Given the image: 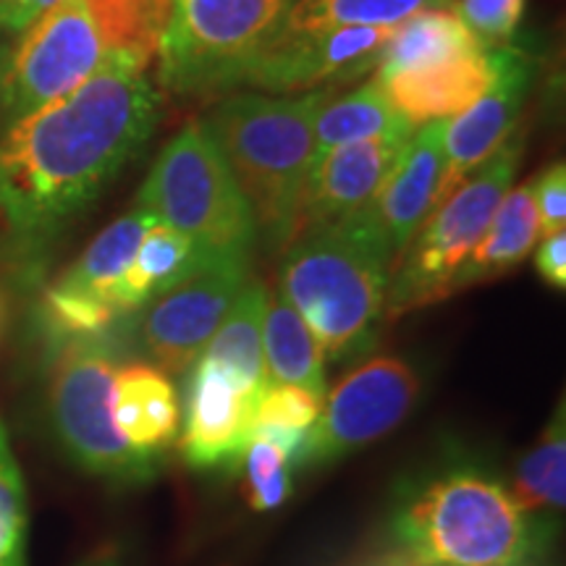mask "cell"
Masks as SVG:
<instances>
[{"instance_id": "obj_4", "label": "cell", "mask_w": 566, "mask_h": 566, "mask_svg": "<svg viewBox=\"0 0 566 566\" xmlns=\"http://www.w3.org/2000/svg\"><path fill=\"white\" fill-rule=\"evenodd\" d=\"M331 92L300 97L233 95L218 103L208 126L226 166L250 202L258 237L286 247L300 233L302 197L315 150V118Z\"/></svg>"}, {"instance_id": "obj_9", "label": "cell", "mask_w": 566, "mask_h": 566, "mask_svg": "<svg viewBox=\"0 0 566 566\" xmlns=\"http://www.w3.org/2000/svg\"><path fill=\"white\" fill-rule=\"evenodd\" d=\"M111 59L92 0H59L13 45L0 80V132L76 90Z\"/></svg>"}, {"instance_id": "obj_27", "label": "cell", "mask_w": 566, "mask_h": 566, "mask_svg": "<svg viewBox=\"0 0 566 566\" xmlns=\"http://www.w3.org/2000/svg\"><path fill=\"white\" fill-rule=\"evenodd\" d=\"M304 436H279L252 430L239 467H242L244 493L254 512L279 509L292 495L294 470L302 467Z\"/></svg>"}, {"instance_id": "obj_18", "label": "cell", "mask_w": 566, "mask_h": 566, "mask_svg": "<svg viewBox=\"0 0 566 566\" xmlns=\"http://www.w3.org/2000/svg\"><path fill=\"white\" fill-rule=\"evenodd\" d=\"M491 63L483 51L467 59L399 71L375 82L384 87L388 103L417 129L422 124L459 116L472 103H478L491 84Z\"/></svg>"}, {"instance_id": "obj_6", "label": "cell", "mask_w": 566, "mask_h": 566, "mask_svg": "<svg viewBox=\"0 0 566 566\" xmlns=\"http://www.w3.org/2000/svg\"><path fill=\"white\" fill-rule=\"evenodd\" d=\"M525 153V132H514L475 174L467 176L424 218L394 263L386 315L399 317L454 294L457 275L483 239L493 212L512 189Z\"/></svg>"}, {"instance_id": "obj_14", "label": "cell", "mask_w": 566, "mask_h": 566, "mask_svg": "<svg viewBox=\"0 0 566 566\" xmlns=\"http://www.w3.org/2000/svg\"><path fill=\"white\" fill-rule=\"evenodd\" d=\"M394 27H336L323 32H286L268 42L244 82L265 92H304L321 84L359 80L378 66Z\"/></svg>"}, {"instance_id": "obj_29", "label": "cell", "mask_w": 566, "mask_h": 566, "mask_svg": "<svg viewBox=\"0 0 566 566\" xmlns=\"http://www.w3.org/2000/svg\"><path fill=\"white\" fill-rule=\"evenodd\" d=\"M92 6L101 13L111 55H124L142 69L150 66L158 55L171 0H92Z\"/></svg>"}, {"instance_id": "obj_7", "label": "cell", "mask_w": 566, "mask_h": 566, "mask_svg": "<svg viewBox=\"0 0 566 566\" xmlns=\"http://www.w3.org/2000/svg\"><path fill=\"white\" fill-rule=\"evenodd\" d=\"M292 0H171L160 34V82L174 95L242 84L286 19Z\"/></svg>"}, {"instance_id": "obj_10", "label": "cell", "mask_w": 566, "mask_h": 566, "mask_svg": "<svg viewBox=\"0 0 566 566\" xmlns=\"http://www.w3.org/2000/svg\"><path fill=\"white\" fill-rule=\"evenodd\" d=\"M420 375L407 359L375 357L357 365L325 394L321 415L307 430L302 467H325L391 433L412 412Z\"/></svg>"}, {"instance_id": "obj_19", "label": "cell", "mask_w": 566, "mask_h": 566, "mask_svg": "<svg viewBox=\"0 0 566 566\" xmlns=\"http://www.w3.org/2000/svg\"><path fill=\"white\" fill-rule=\"evenodd\" d=\"M113 420L132 449L163 459L179 441L181 430V399L168 373L145 363L118 367L113 380Z\"/></svg>"}, {"instance_id": "obj_36", "label": "cell", "mask_w": 566, "mask_h": 566, "mask_svg": "<svg viewBox=\"0 0 566 566\" xmlns=\"http://www.w3.org/2000/svg\"><path fill=\"white\" fill-rule=\"evenodd\" d=\"M0 506L27 509L24 478H21V470L11 451L9 433H6L3 424H0Z\"/></svg>"}, {"instance_id": "obj_1", "label": "cell", "mask_w": 566, "mask_h": 566, "mask_svg": "<svg viewBox=\"0 0 566 566\" xmlns=\"http://www.w3.org/2000/svg\"><path fill=\"white\" fill-rule=\"evenodd\" d=\"M147 69L111 55L69 95L0 132V239L27 275L153 137Z\"/></svg>"}, {"instance_id": "obj_31", "label": "cell", "mask_w": 566, "mask_h": 566, "mask_svg": "<svg viewBox=\"0 0 566 566\" xmlns=\"http://www.w3.org/2000/svg\"><path fill=\"white\" fill-rule=\"evenodd\" d=\"M527 0H459L457 17L475 34L480 48H501L514 38Z\"/></svg>"}, {"instance_id": "obj_38", "label": "cell", "mask_w": 566, "mask_h": 566, "mask_svg": "<svg viewBox=\"0 0 566 566\" xmlns=\"http://www.w3.org/2000/svg\"><path fill=\"white\" fill-rule=\"evenodd\" d=\"M13 45H17V42H13L11 38H6V34H0V80H3V71H6V66H9Z\"/></svg>"}, {"instance_id": "obj_34", "label": "cell", "mask_w": 566, "mask_h": 566, "mask_svg": "<svg viewBox=\"0 0 566 566\" xmlns=\"http://www.w3.org/2000/svg\"><path fill=\"white\" fill-rule=\"evenodd\" d=\"M59 0H0V34L17 42Z\"/></svg>"}, {"instance_id": "obj_22", "label": "cell", "mask_w": 566, "mask_h": 566, "mask_svg": "<svg viewBox=\"0 0 566 566\" xmlns=\"http://www.w3.org/2000/svg\"><path fill=\"white\" fill-rule=\"evenodd\" d=\"M478 53H483V48L454 9H424L396 24L391 40L380 51L375 80Z\"/></svg>"}, {"instance_id": "obj_24", "label": "cell", "mask_w": 566, "mask_h": 566, "mask_svg": "<svg viewBox=\"0 0 566 566\" xmlns=\"http://www.w3.org/2000/svg\"><path fill=\"white\" fill-rule=\"evenodd\" d=\"M268 304V286L263 281L250 279L233 300L229 315L218 325L216 336L205 346L200 357L223 365L242 380L247 391L260 399L271 378L265 370L263 354V317Z\"/></svg>"}, {"instance_id": "obj_33", "label": "cell", "mask_w": 566, "mask_h": 566, "mask_svg": "<svg viewBox=\"0 0 566 566\" xmlns=\"http://www.w3.org/2000/svg\"><path fill=\"white\" fill-rule=\"evenodd\" d=\"M30 509L0 506V566H27Z\"/></svg>"}, {"instance_id": "obj_25", "label": "cell", "mask_w": 566, "mask_h": 566, "mask_svg": "<svg viewBox=\"0 0 566 566\" xmlns=\"http://www.w3.org/2000/svg\"><path fill=\"white\" fill-rule=\"evenodd\" d=\"M415 126L388 103L378 82H367L338 101L323 103L315 118L313 160L334 147L375 137H412Z\"/></svg>"}, {"instance_id": "obj_11", "label": "cell", "mask_w": 566, "mask_h": 566, "mask_svg": "<svg viewBox=\"0 0 566 566\" xmlns=\"http://www.w3.org/2000/svg\"><path fill=\"white\" fill-rule=\"evenodd\" d=\"M250 281V260L210 258L139 310V346L155 367L184 375Z\"/></svg>"}, {"instance_id": "obj_37", "label": "cell", "mask_w": 566, "mask_h": 566, "mask_svg": "<svg viewBox=\"0 0 566 566\" xmlns=\"http://www.w3.org/2000/svg\"><path fill=\"white\" fill-rule=\"evenodd\" d=\"M80 566H122V562H118V556L111 554V551H103V554L90 556L87 562H82Z\"/></svg>"}, {"instance_id": "obj_5", "label": "cell", "mask_w": 566, "mask_h": 566, "mask_svg": "<svg viewBox=\"0 0 566 566\" xmlns=\"http://www.w3.org/2000/svg\"><path fill=\"white\" fill-rule=\"evenodd\" d=\"M134 208L189 237L208 258H252L258 223L205 122L168 139Z\"/></svg>"}, {"instance_id": "obj_16", "label": "cell", "mask_w": 566, "mask_h": 566, "mask_svg": "<svg viewBox=\"0 0 566 566\" xmlns=\"http://www.w3.org/2000/svg\"><path fill=\"white\" fill-rule=\"evenodd\" d=\"M409 137H375L334 147L313 160L302 197L300 233L370 208Z\"/></svg>"}, {"instance_id": "obj_3", "label": "cell", "mask_w": 566, "mask_h": 566, "mask_svg": "<svg viewBox=\"0 0 566 566\" xmlns=\"http://www.w3.org/2000/svg\"><path fill=\"white\" fill-rule=\"evenodd\" d=\"M394 263L373 210L365 208L296 233L283 254L279 292L310 325L323 357L342 365L378 342Z\"/></svg>"}, {"instance_id": "obj_30", "label": "cell", "mask_w": 566, "mask_h": 566, "mask_svg": "<svg viewBox=\"0 0 566 566\" xmlns=\"http://www.w3.org/2000/svg\"><path fill=\"white\" fill-rule=\"evenodd\" d=\"M323 396L302 386L271 384L254 405L252 430L268 433H307L321 415Z\"/></svg>"}, {"instance_id": "obj_23", "label": "cell", "mask_w": 566, "mask_h": 566, "mask_svg": "<svg viewBox=\"0 0 566 566\" xmlns=\"http://www.w3.org/2000/svg\"><path fill=\"white\" fill-rule=\"evenodd\" d=\"M263 354L271 384L302 386L325 399L328 384H325V357L321 344L279 289L268 292Z\"/></svg>"}, {"instance_id": "obj_8", "label": "cell", "mask_w": 566, "mask_h": 566, "mask_svg": "<svg viewBox=\"0 0 566 566\" xmlns=\"http://www.w3.org/2000/svg\"><path fill=\"white\" fill-rule=\"evenodd\" d=\"M118 359L101 338L59 344L51 370L48 407L55 436L90 475L142 485L160 472L163 459L139 454L113 420V380Z\"/></svg>"}, {"instance_id": "obj_17", "label": "cell", "mask_w": 566, "mask_h": 566, "mask_svg": "<svg viewBox=\"0 0 566 566\" xmlns=\"http://www.w3.org/2000/svg\"><path fill=\"white\" fill-rule=\"evenodd\" d=\"M443 134L446 122H430L415 129L384 189L370 205L375 223H378L396 260L436 208L438 184H441L446 160Z\"/></svg>"}, {"instance_id": "obj_15", "label": "cell", "mask_w": 566, "mask_h": 566, "mask_svg": "<svg viewBox=\"0 0 566 566\" xmlns=\"http://www.w3.org/2000/svg\"><path fill=\"white\" fill-rule=\"evenodd\" d=\"M258 399L223 365L197 357L189 367L187 405L181 407L179 451L195 470L239 464L252 436Z\"/></svg>"}, {"instance_id": "obj_20", "label": "cell", "mask_w": 566, "mask_h": 566, "mask_svg": "<svg viewBox=\"0 0 566 566\" xmlns=\"http://www.w3.org/2000/svg\"><path fill=\"white\" fill-rule=\"evenodd\" d=\"M537 239H541V223H537L533 176H530L525 184L509 189L495 208L491 226L457 275L454 294L475 286V283L499 279V275L525 263L527 254L537 247Z\"/></svg>"}, {"instance_id": "obj_32", "label": "cell", "mask_w": 566, "mask_h": 566, "mask_svg": "<svg viewBox=\"0 0 566 566\" xmlns=\"http://www.w3.org/2000/svg\"><path fill=\"white\" fill-rule=\"evenodd\" d=\"M533 200L541 223V237L564 231L566 223V168L551 163L541 176H533Z\"/></svg>"}, {"instance_id": "obj_12", "label": "cell", "mask_w": 566, "mask_h": 566, "mask_svg": "<svg viewBox=\"0 0 566 566\" xmlns=\"http://www.w3.org/2000/svg\"><path fill=\"white\" fill-rule=\"evenodd\" d=\"M158 223L145 210L132 208L92 239L74 265L42 296V317L53 344L74 338H101L118 321L113 292L137 254L150 226Z\"/></svg>"}, {"instance_id": "obj_21", "label": "cell", "mask_w": 566, "mask_h": 566, "mask_svg": "<svg viewBox=\"0 0 566 566\" xmlns=\"http://www.w3.org/2000/svg\"><path fill=\"white\" fill-rule=\"evenodd\" d=\"M205 260L210 258L192 239L163 223H153L113 292V307L118 317L139 313L147 302L187 279Z\"/></svg>"}, {"instance_id": "obj_35", "label": "cell", "mask_w": 566, "mask_h": 566, "mask_svg": "<svg viewBox=\"0 0 566 566\" xmlns=\"http://www.w3.org/2000/svg\"><path fill=\"white\" fill-rule=\"evenodd\" d=\"M535 268L548 286L566 289V233L556 231L543 239L535 250Z\"/></svg>"}, {"instance_id": "obj_26", "label": "cell", "mask_w": 566, "mask_h": 566, "mask_svg": "<svg viewBox=\"0 0 566 566\" xmlns=\"http://www.w3.org/2000/svg\"><path fill=\"white\" fill-rule=\"evenodd\" d=\"M514 499L527 512L551 516L564 512L566 504V415L564 401H558L556 412L543 430L541 438L530 446L516 462Z\"/></svg>"}, {"instance_id": "obj_13", "label": "cell", "mask_w": 566, "mask_h": 566, "mask_svg": "<svg viewBox=\"0 0 566 566\" xmlns=\"http://www.w3.org/2000/svg\"><path fill=\"white\" fill-rule=\"evenodd\" d=\"M485 53L493 71L491 84L478 103L459 113L454 122H446V160L436 208L512 137L535 84L537 63L533 55L509 45L488 48Z\"/></svg>"}, {"instance_id": "obj_28", "label": "cell", "mask_w": 566, "mask_h": 566, "mask_svg": "<svg viewBox=\"0 0 566 566\" xmlns=\"http://www.w3.org/2000/svg\"><path fill=\"white\" fill-rule=\"evenodd\" d=\"M454 0H292L281 30L323 32L336 27H394L417 11L451 9Z\"/></svg>"}, {"instance_id": "obj_2", "label": "cell", "mask_w": 566, "mask_h": 566, "mask_svg": "<svg viewBox=\"0 0 566 566\" xmlns=\"http://www.w3.org/2000/svg\"><path fill=\"white\" fill-rule=\"evenodd\" d=\"M554 543V516L478 467H451L409 493L359 566H556Z\"/></svg>"}]
</instances>
